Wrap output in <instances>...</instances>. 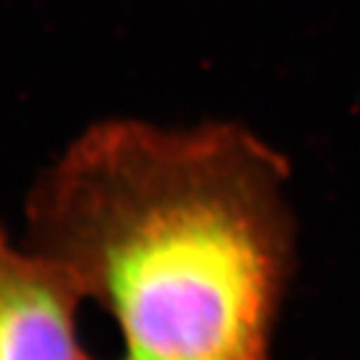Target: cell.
Segmentation results:
<instances>
[{"mask_svg": "<svg viewBox=\"0 0 360 360\" xmlns=\"http://www.w3.org/2000/svg\"><path fill=\"white\" fill-rule=\"evenodd\" d=\"M287 163L237 126L89 128L37 180L27 243L117 328V360H271L297 267Z\"/></svg>", "mask_w": 360, "mask_h": 360, "instance_id": "cell-1", "label": "cell"}, {"mask_svg": "<svg viewBox=\"0 0 360 360\" xmlns=\"http://www.w3.org/2000/svg\"><path fill=\"white\" fill-rule=\"evenodd\" d=\"M70 276L0 224V360H91Z\"/></svg>", "mask_w": 360, "mask_h": 360, "instance_id": "cell-2", "label": "cell"}]
</instances>
